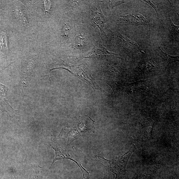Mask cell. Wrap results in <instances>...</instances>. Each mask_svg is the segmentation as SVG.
I'll return each mask as SVG.
<instances>
[{
  "instance_id": "obj_9",
  "label": "cell",
  "mask_w": 179,
  "mask_h": 179,
  "mask_svg": "<svg viewBox=\"0 0 179 179\" xmlns=\"http://www.w3.org/2000/svg\"><path fill=\"white\" fill-rule=\"evenodd\" d=\"M100 50L103 52L104 55L111 57L116 56L118 54L109 52L104 46L101 45Z\"/></svg>"
},
{
  "instance_id": "obj_1",
  "label": "cell",
  "mask_w": 179,
  "mask_h": 179,
  "mask_svg": "<svg viewBox=\"0 0 179 179\" xmlns=\"http://www.w3.org/2000/svg\"><path fill=\"white\" fill-rule=\"evenodd\" d=\"M50 146L54 150L56 154V157L54 159L52 165L55 162L58 160L63 159H70L75 162L77 165L79 166L81 169V170L82 168L83 169V170H85L86 172L88 174H89V173L81 165V164H79L77 162H76L73 159L71 158L70 155H69L68 153L65 150L59 146V145L56 144V143H54V142L53 144L50 145Z\"/></svg>"
},
{
  "instance_id": "obj_2",
  "label": "cell",
  "mask_w": 179,
  "mask_h": 179,
  "mask_svg": "<svg viewBox=\"0 0 179 179\" xmlns=\"http://www.w3.org/2000/svg\"><path fill=\"white\" fill-rule=\"evenodd\" d=\"M34 66V61H30L23 67L21 79L23 87L22 93L29 84L31 79V74Z\"/></svg>"
},
{
  "instance_id": "obj_10",
  "label": "cell",
  "mask_w": 179,
  "mask_h": 179,
  "mask_svg": "<svg viewBox=\"0 0 179 179\" xmlns=\"http://www.w3.org/2000/svg\"><path fill=\"white\" fill-rule=\"evenodd\" d=\"M84 39L80 36H78L76 37L75 39V43L76 45L78 47H81L83 44Z\"/></svg>"
},
{
  "instance_id": "obj_5",
  "label": "cell",
  "mask_w": 179,
  "mask_h": 179,
  "mask_svg": "<svg viewBox=\"0 0 179 179\" xmlns=\"http://www.w3.org/2000/svg\"><path fill=\"white\" fill-rule=\"evenodd\" d=\"M157 51L159 52V56L164 59H166L168 63L170 64L175 63L176 62H179V56H173L169 55L163 52L159 47H157Z\"/></svg>"
},
{
  "instance_id": "obj_7",
  "label": "cell",
  "mask_w": 179,
  "mask_h": 179,
  "mask_svg": "<svg viewBox=\"0 0 179 179\" xmlns=\"http://www.w3.org/2000/svg\"><path fill=\"white\" fill-rule=\"evenodd\" d=\"M7 37L5 33H2L0 39V45L1 52L6 53L8 52V48L7 46Z\"/></svg>"
},
{
  "instance_id": "obj_4",
  "label": "cell",
  "mask_w": 179,
  "mask_h": 179,
  "mask_svg": "<svg viewBox=\"0 0 179 179\" xmlns=\"http://www.w3.org/2000/svg\"><path fill=\"white\" fill-rule=\"evenodd\" d=\"M130 24L135 26L148 25L150 23L141 14L135 13L131 15Z\"/></svg>"
},
{
  "instance_id": "obj_3",
  "label": "cell",
  "mask_w": 179,
  "mask_h": 179,
  "mask_svg": "<svg viewBox=\"0 0 179 179\" xmlns=\"http://www.w3.org/2000/svg\"><path fill=\"white\" fill-rule=\"evenodd\" d=\"M118 39L122 46L126 48L134 50L139 49V45L137 42L129 39L123 35H119Z\"/></svg>"
},
{
  "instance_id": "obj_6",
  "label": "cell",
  "mask_w": 179,
  "mask_h": 179,
  "mask_svg": "<svg viewBox=\"0 0 179 179\" xmlns=\"http://www.w3.org/2000/svg\"><path fill=\"white\" fill-rule=\"evenodd\" d=\"M169 20V28H170V32L172 36L173 37L179 39V26H176L172 21L170 17Z\"/></svg>"
},
{
  "instance_id": "obj_12",
  "label": "cell",
  "mask_w": 179,
  "mask_h": 179,
  "mask_svg": "<svg viewBox=\"0 0 179 179\" xmlns=\"http://www.w3.org/2000/svg\"><path fill=\"white\" fill-rule=\"evenodd\" d=\"M70 26L65 25L63 28V36L65 37H68L70 31Z\"/></svg>"
},
{
  "instance_id": "obj_11",
  "label": "cell",
  "mask_w": 179,
  "mask_h": 179,
  "mask_svg": "<svg viewBox=\"0 0 179 179\" xmlns=\"http://www.w3.org/2000/svg\"><path fill=\"white\" fill-rule=\"evenodd\" d=\"M18 17L20 20H23L25 22H26L27 20L26 19L24 15L20 8H17L16 9Z\"/></svg>"
},
{
  "instance_id": "obj_13",
  "label": "cell",
  "mask_w": 179,
  "mask_h": 179,
  "mask_svg": "<svg viewBox=\"0 0 179 179\" xmlns=\"http://www.w3.org/2000/svg\"><path fill=\"white\" fill-rule=\"evenodd\" d=\"M147 3L150 5V6H151L156 11V13L157 14V16L159 17V16L158 13H157V5L155 4L153 1H143Z\"/></svg>"
},
{
  "instance_id": "obj_8",
  "label": "cell",
  "mask_w": 179,
  "mask_h": 179,
  "mask_svg": "<svg viewBox=\"0 0 179 179\" xmlns=\"http://www.w3.org/2000/svg\"><path fill=\"white\" fill-rule=\"evenodd\" d=\"M154 124V121L150 119H148L146 121L144 124V127L145 131L149 132V134L151 135L152 131Z\"/></svg>"
}]
</instances>
